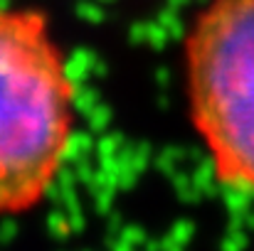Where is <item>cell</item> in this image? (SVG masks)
Instances as JSON below:
<instances>
[{
    "label": "cell",
    "instance_id": "obj_1",
    "mask_svg": "<svg viewBox=\"0 0 254 251\" xmlns=\"http://www.w3.org/2000/svg\"><path fill=\"white\" fill-rule=\"evenodd\" d=\"M74 136V82L50 20L0 5V214L35 209Z\"/></svg>",
    "mask_w": 254,
    "mask_h": 251
},
{
    "label": "cell",
    "instance_id": "obj_2",
    "mask_svg": "<svg viewBox=\"0 0 254 251\" xmlns=\"http://www.w3.org/2000/svg\"><path fill=\"white\" fill-rule=\"evenodd\" d=\"M183 64L190 121L215 175L254 195V0H205Z\"/></svg>",
    "mask_w": 254,
    "mask_h": 251
}]
</instances>
